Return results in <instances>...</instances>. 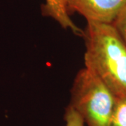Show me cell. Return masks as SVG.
Returning a JSON list of instances; mask_svg holds the SVG:
<instances>
[{"label": "cell", "mask_w": 126, "mask_h": 126, "mask_svg": "<svg viewBox=\"0 0 126 126\" xmlns=\"http://www.w3.org/2000/svg\"><path fill=\"white\" fill-rule=\"evenodd\" d=\"M68 9L88 22L113 24L126 6V0H66Z\"/></svg>", "instance_id": "obj_3"}, {"label": "cell", "mask_w": 126, "mask_h": 126, "mask_svg": "<svg viewBox=\"0 0 126 126\" xmlns=\"http://www.w3.org/2000/svg\"><path fill=\"white\" fill-rule=\"evenodd\" d=\"M43 11L66 30H70L75 34L83 36V32L74 23L68 14L66 0H45Z\"/></svg>", "instance_id": "obj_4"}, {"label": "cell", "mask_w": 126, "mask_h": 126, "mask_svg": "<svg viewBox=\"0 0 126 126\" xmlns=\"http://www.w3.org/2000/svg\"><path fill=\"white\" fill-rule=\"evenodd\" d=\"M110 126H126V97L116 98Z\"/></svg>", "instance_id": "obj_5"}, {"label": "cell", "mask_w": 126, "mask_h": 126, "mask_svg": "<svg viewBox=\"0 0 126 126\" xmlns=\"http://www.w3.org/2000/svg\"><path fill=\"white\" fill-rule=\"evenodd\" d=\"M116 98L102 81L84 67L74 80L69 105L87 126H110Z\"/></svg>", "instance_id": "obj_2"}, {"label": "cell", "mask_w": 126, "mask_h": 126, "mask_svg": "<svg viewBox=\"0 0 126 126\" xmlns=\"http://www.w3.org/2000/svg\"><path fill=\"white\" fill-rule=\"evenodd\" d=\"M113 24L119 32L126 45V6Z\"/></svg>", "instance_id": "obj_7"}, {"label": "cell", "mask_w": 126, "mask_h": 126, "mask_svg": "<svg viewBox=\"0 0 126 126\" xmlns=\"http://www.w3.org/2000/svg\"><path fill=\"white\" fill-rule=\"evenodd\" d=\"M64 119L65 126H84L85 125L81 116L70 105L66 109Z\"/></svg>", "instance_id": "obj_6"}, {"label": "cell", "mask_w": 126, "mask_h": 126, "mask_svg": "<svg viewBox=\"0 0 126 126\" xmlns=\"http://www.w3.org/2000/svg\"><path fill=\"white\" fill-rule=\"evenodd\" d=\"M83 36L85 67L116 97H126V45L113 24L88 22Z\"/></svg>", "instance_id": "obj_1"}]
</instances>
